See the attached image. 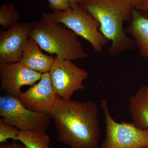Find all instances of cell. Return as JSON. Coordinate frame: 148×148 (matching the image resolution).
Returning a JSON list of instances; mask_svg holds the SVG:
<instances>
[{"instance_id":"obj_9","label":"cell","mask_w":148,"mask_h":148,"mask_svg":"<svg viewBox=\"0 0 148 148\" xmlns=\"http://www.w3.org/2000/svg\"><path fill=\"white\" fill-rule=\"evenodd\" d=\"M42 74L33 71L19 62H0L1 86L8 95L18 98L21 88L33 86L39 81Z\"/></svg>"},{"instance_id":"obj_7","label":"cell","mask_w":148,"mask_h":148,"mask_svg":"<svg viewBox=\"0 0 148 148\" xmlns=\"http://www.w3.org/2000/svg\"><path fill=\"white\" fill-rule=\"evenodd\" d=\"M49 73L58 97L66 100L71 99L74 92L85 89L83 82L88 76L86 70L77 66L73 61L56 57Z\"/></svg>"},{"instance_id":"obj_3","label":"cell","mask_w":148,"mask_h":148,"mask_svg":"<svg viewBox=\"0 0 148 148\" xmlns=\"http://www.w3.org/2000/svg\"><path fill=\"white\" fill-rule=\"evenodd\" d=\"M29 38L58 58L77 61L88 56L78 36L64 24L53 21L45 12L42 14L39 21L32 22Z\"/></svg>"},{"instance_id":"obj_1","label":"cell","mask_w":148,"mask_h":148,"mask_svg":"<svg viewBox=\"0 0 148 148\" xmlns=\"http://www.w3.org/2000/svg\"><path fill=\"white\" fill-rule=\"evenodd\" d=\"M49 115L60 143L71 148H98L101 134L95 102L59 98Z\"/></svg>"},{"instance_id":"obj_11","label":"cell","mask_w":148,"mask_h":148,"mask_svg":"<svg viewBox=\"0 0 148 148\" xmlns=\"http://www.w3.org/2000/svg\"><path fill=\"white\" fill-rule=\"evenodd\" d=\"M40 48L34 40L28 38L19 62L38 73H48L53 66L55 58L42 53Z\"/></svg>"},{"instance_id":"obj_17","label":"cell","mask_w":148,"mask_h":148,"mask_svg":"<svg viewBox=\"0 0 148 148\" xmlns=\"http://www.w3.org/2000/svg\"><path fill=\"white\" fill-rule=\"evenodd\" d=\"M53 11L67 10L70 8L71 0H47Z\"/></svg>"},{"instance_id":"obj_2","label":"cell","mask_w":148,"mask_h":148,"mask_svg":"<svg viewBox=\"0 0 148 148\" xmlns=\"http://www.w3.org/2000/svg\"><path fill=\"white\" fill-rule=\"evenodd\" d=\"M80 4L100 24L99 30L111 41L110 55L132 50L135 47L132 38L123 28L131 20L134 8L126 0H84Z\"/></svg>"},{"instance_id":"obj_12","label":"cell","mask_w":148,"mask_h":148,"mask_svg":"<svg viewBox=\"0 0 148 148\" xmlns=\"http://www.w3.org/2000/svg\"><path fill=\"white\" fill-rule=\"evenodd\" d=\"M125 30L131 36L141 55L148 58V13L134 9L131 20Z\"/></svg>"},{"instance_id":"obj_21","label":"cell","mask_w":148,"mask_h":148,"mask_svg":"<svg viewBox=\"0 0 148 148\" xmlns=\"http://www.w3.org/2000/svg\"><path fill=\"white\" fill-rule=\"evenodd\" d=\"M84 0H71V3H75L80 4Z\"/></svg>"},{"instance_id":"obj_16","label":"cell","mask_w":148,"mask_h":148,"mask_svg":"<svg viewBox=\"0 0 148 148\" xmlns=\"http://www.w3.org/2000/svg\"><path fill=\"white\" fill-rule=\"evenodd\" d=\"M19 130L9 123L4 119H0V143H6L9 139L17 141Z\"/></svg>"},{"instance_id":"obj_13","label":"cell","mask_w":148,"mask_h":148,"mask_svg":"<svg viewBox=\"0 0 148 148\" xmlns=\"http://www.w3.org/2000/svg\"><path fill=\"white\" fill-rule=\"evenodd\" d=\"M129 102L133 122L141 129H148V85L141 86Z\"/></svg>"},{"instance_id":"obj_18","label":"cell","mask_w":148,"mask_h":148,"mask_svg":"<svg viewBox=\"0 0 148 148\" xmlns=\"http://www.w3.org/2000/svg\"><path fill=\"white\" fill-rule=\"evenodd\" d=\"M0 148H27L24 144H16L15 143H1L0 145Z\"/></svg>"},{"instance_id":"obj_4","label":"cell","mask_w":148,"mask_h":148,"mask_svg":"<svg viewBox=\"0 0 148 148\" xmlns=\"http://www.w3.org/2000/svg\"><path fill=\"white\" fill-rule=\"evenodd\" d=\"M49 15L53 21L64 24L86 40L97 53L101 52L103 47L109 43L99 30L100 24L98 20L80 4L71 3L67 10L53 11Z\"/></svg>"},{"instance_id":"obj_5","label":"cell","mask_w":148,"mask_h":148,"mask_svg":"<svg viewBox=\"0 0 148 148\" xmlns=\"http://www.w3.org/2000/svg\"><path fill=\"white\" fill-rule=\"evenodd\" d=\"M101 104L106 132L101 148H140L148 146V129H141L133 122H117L111 116L108 101L103 99Z\"/></svg>"},{"instance_id":"obj_10","label":"cell","mask_w":148,"mask_h":148,"mask_svg":"<svg viewBox=\"0 0 148 148\" xmlns=\"http://www.w3.org/2000/svg\"><path fill=\"white\" fill-rule=\"evenodd\" d=\"M32 22H18L0 33V62H19L27 39Z\"/></svg>"},{"instance_id":"obj_14","label":"cell","mask_w":148,"mask_h":148,"mask_svg":"<svg viewBox=\"0 0 148 148\" xmlns=\"http://www.w3.org/2000/svg\"><path fill=\"white\" fill-rule=\"evenodd\" d=\"M17 140L27 148H49L50 138L46 131L19 130Z\"/></svg>"},{"instance_id":"obj_19","label":"cell","mask_w":148,"mask_h":148,"mask_svg":"<svg viewBox=\"0 0 148 148\" xmlns=\"http://www.w3.org/2000/svg\"><path fill=\"white\" fill-rule=\"evenodd\" d=\"M134 8L139 10L144 0H126Z\"/></svg>"},{"instance_id":"obj_15","label":"cell","mask_w":148,"mask_h":148,"mask_svg":"<svg viewBox=\"0 0 148 148\" xmlns=\"http://www.w3.org/2000/svg\"><path fill=\"white\" fill-rule=\"evenodd\" d=\"M20 14L13 3L3 4L0 7V25L8 29L19 22Z\"/></svg>"},{"instance_id":"obj_22","label":"cell","mask_w":148,"mask_h":148,"mask_svg":"<svg viewBox=\"0 0 148 148\" xmlns=\"http://www.w3.org/2000/svg\"><path fill=\"white\" fill-rule=\"evenodd\" d=\"M140 148H148V146H147V147H141Z\"/></svg>"},{"instance_id":"obj_6","label":"cell","mask_w":148,"mask_h":148,"mask_svg":"<svg viewBox=\"0 0 148 148\" xmlns=\"http://www.w3.org/2000/svg\"><path fill=\"white\" fill-rule=\"evenodd\" d=\"M0 116L22 131H46L51 120L49 114L31 110L9 95L0 97Z\"/></svg>"},{"instance_id":"obj_20","label":"cell","mask_w":148,"mask_h":148,"mask_svg":"<svg viewBox=\"0 0 148 148\" xmlns=\"http://www.w3.org/2000/svg\"><path fill=\"white\" fill-rule=\"evenodd\" d=\"M139 10L148 13V0H144Z\"/></svg>"},{"instance_id":"obj_8","label":"cell","mask_w":148,"mask_h":148,"mask_svg":"<svg viewBox=\"0 0 148 148\" xmlns=\"http://www.w3.org/2000/svg\"><path fill=\"white\" fill-rule=\"evenodd\" d=\"M58 98L52 86L48 72L42 74L38 83L21 92L18 99L29 110L49 114Z\"/></svg>"}]
</instances>
